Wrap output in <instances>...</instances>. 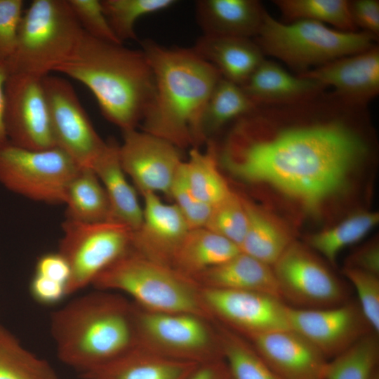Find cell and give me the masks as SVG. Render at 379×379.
<instances>
[{"label": "cell", "mask_w": 379, "mask_h": 379, "mask_svg": "<svg viewBox=\"0 0 379 379\" xmlns=\"http://www.w3.org/2000/svg\"><path fill=\"white\" fill-rule=\"evenodd\" d=\"M367 110L327 89L259 105L234 121L218 159L236 178L273 187L314 213L368 157Z\"/></svg>", "instance_id": "6da1fadb"}, {"label": "cell", "mask_w": 379, "mask_h": 379, "mask_svg": "<svg viewBox=\"0 0 379 379\" xmlns=\"http://www.w3.org/2000/svg\"><path fill=\"white\" fill-rule=\"evenodd\" d=\"M141 46L155 81L154 97L141 123L142 131L179 149L198 147L206 140L202 116L220 73L192 48H167L151 39L142 41Z\"/></svg>", "instance_id": "7a4b0ae2"}, {"label": "cell", "mask_w": 379, "mask_h": 379, "mask_svg": "<svg viewBox=\"0 0 379 379\" xmlns=\"http://www.w3.org/2000/svg\"><path fill=\"white\" fill-rule=\"evenodd\" d=\"M55 72L84 84L103 117L122 131L142 123L155 94L154 74L142 50L101 41L85 32Z\"/></svg>", "instance_id": "3957f363"}, {"label": "cell", "mask_w": 379, "mask_h": 379, "mask_svg": "<svg viewBox=\"0 0 379 379\" xmlns=\"http://www.w3.org/2000/svg\"><path fill=\"white\" fill-rule=\"evenodd\" d=\"M135 307L98 290L54 312L50 328L59 359L84 375L133 350L138 345Z\"/></svg>", "instance_id": "277c9868"}, {"label": "cell", "mask_w": 379, "mask_h": 379, "mask_svg": "<svg viewBox=\"0 0 379 379\" xmlns=\"http://www.w3.org/2000/svg\"><path fill=\"white\" fill-rule=\"evenodd\" d=\"M92 285L98 290L125 293L147 311L212 317L200 286L193 279L131 248L102 272Z\"/></svg>", "instance_id": "5b68a950"}, {"label": "cell", "mask_w": 379, "mask_h": 379, "mask_svg": "<svg viewBox=\"0 0 379 379\" xmlns=\"http://www.w3.org/2000/svg\"><path fill=\"white\" fill-rule=\"evenodd\" d=\"M376 36L345 32L311 20L283 22L267 11L255 42L262 53L277 58L300 74L338 58L375 46Z\"/></svg>", "instance_id": "8992f818"}, {"label": "cell", "mask_w": 379, "mask_h": 379, "mask_svg": "<svg viewBox=\"0 0 379 379\" xmlns=\"http://www.w3.org/2000/svg\"><path fill=\"white\" fill-rule=\"evenodd\" d=\"M67 0H34L23 13L8 74L44 77L66 61L84 34Z\"/></svg>", "instance_id": "52a82bcc"}, {"label": "cell", "mask_w": 379, "mask_h": 379, "mask_svg": "<svg viewBox=\"0 0 379 379\" xmlns=\"http://www.w3.org/2000/svg\"><path fill=\"white\" fill-rule=\"evenodd\" d=\"M62 150H34L9 142L0 146V183L28 199L63 203L67 186L80 169Z\"/></svg>", "instance_id": "ba28073f"}, {"label": "cell", "mask_w": 379, "mask_h": 379, "mask_svg": "<svg viewBox=\"0 0 379 379\" xmlns=\"http://www.w3.org/2000/svg\"><path fill=\"white\" fill-rule=\"evenodd\" d=\"M138 345L166 357L203 364L222 359L218 333L206 319L135 307Z\"/></svg>", "instance_id": "9c48e42d"}, {"label": "cell", "mask_w": 379, "mask_h": 379, "mask_svg": "<svg viewBox=\"0 0 379 379\" xmlns=\"http://www.w3.org/2000/svg\"><path fill=\"white\" fill-rule=\"evenodd\" d=\"M59 253L70 269L67 295L89 284L131 248V231L116 222H83L67 219Z\"/></svg>", "instance_id": "30bf717a"}, {"label": "cell", "mask_w": 379, "mask_h": 379, "mask_svg": "<svg viewBox=\"0 0 379 379\" xmlns=\"http://www.w3.org/2000/svg\"><path fill=\"white\" fill-rule=\"evenodd\" d=\"M42 83L55 147L79 168H91L107 142L94 128L70 82L48 74Z\"/></svg>", "instance_id": "8fae6325"}, {"label": "cell", "mask_w": 379, "mask_h": 379, "mask_svg": "<svg viewBox=\"0 0 379 379\" xmlns=\"http://www.w3.org/2000/svg\"><path fill=\"white\" fill-rule=\"evenodd\" d=\"M272 269L280 295L295 308L319 309L345 302L347 292L338 278L307 248L293 241Z\"/></svg>", "instance_id": "7c38bea8"}, {"label": "cell", "mask_w": 379, "mask_h": 379, "mask_svg": "<svg viewBox=\"0 0 379 379\" xmlns=\"http://www.w3.org/2000/svg\"><path fill=\"white\" fill-rule=\"evenodd\" d=\"M42 78L8 74L4 85V122L8 142L22 148L55 147Z\"/></svg>", "instance_id": "4fadbf2b"}, {"label": "cell", "mask_w": 379, "mask_h": 379, "mask_svg": "<svg viewBox=\"0 0 379 379\" xmlns=\"http://www.w3.org/2000/svg\"><path fill=\"white\" fill-rule=\"evenodd\" d=\"M200 288L211 316L249 338L291 329L288 306L278 297L249 291Z\"/></svg>", "instance_id": "5bb4252c"}, {"label": "cell", "mask_w": 379, "mask_h": 379, "mask_svg": "<svg viewBox=\"0 0 379 379\" xmlns=\"http://www.w3.org/2000/svg\"><path fill=\"white\" fill-rule=\"evenodd\" d=\"M119 158L126 175L141 194L162 193L169 197L176 173L184 161L178 147L136 128L123 131Z\"/></svg>", "instance_id": "9a60e30c"}, {"label": "cell", "mask_w": 379, "mask_h": 379, "mask_svg": "<svg viewBox=\"0 0 379 379\" xmlns=\"http://www.w3.org/2000/svg\"><path fill=\"white\" fill-rule=\"evenodd\" d=\"M288 318L291 329L312 343L327 359L373 331L359 304L353 302L319 309L288 306Z\"/></svg>", "instance_id": "2e32d148"}, {"label": "cell", "mask_w": 379, "mask_h": 379, "mask_svg": "<svg viewBox=\"0 0 379 379\" xmlns=\"http://www.w3.org/2000/svg\"><path fill=\"white\" fill-rule=\"evenodd\" d=\"M141 195L144 199L142 221L138 230L131 232V248L171 267L173 255L190 229L174 204L164 202L152 192Z\"/></svg>", "instance_id": "e0dca14e"}, {"label": "cell", "mask_w": 379, "mask_h": 379, "mask_svg": "<svg viewBox=\"0 0 379 379\" xmlns=\"http://www.w3.org/2000/svg\"><path fill=\"white\" fill-rule=\"evenodd\" d=\"M298 76L314 80L341 99L367 106L379 93V48L342 57Z\"/></svg>", "instance_id": "ac0fdd59"}, {"label": "cell", "mask_w": 379, "mask_h": 379, "mask_svg": "<svg viewBox=\"0 0 379 379\" xmlns=\"http://www.w3.org/2000/svg\"><path fill=\"white\" fill-rule=\"evenodd\" d=\"M250 340L261 358L283 379H324L328 359L293 330L262 334Z\"/></svg>", "instance_id": "d6986e66"}, {"label": "cell", "mask_w": 379, "mask_h": 379, "mask_svg": "<svg viewBox=\"0 0 379 379\" xmlns=\"http://www.w3.org/2000/svg\"><path fill=\"white\" fill-rule=\"evenodd\" d=\"M266 11L256 0H199L195 17L203 35L256 36Z\"/></svg>", "instance_id": "ffe728a7"}, {"label": "cell", "mask_w": 379, "mask_h": 379, "mask_svg": "<svg viewBox=\"0 0 379 379\" xmlns=\"http://www.w3.org/2000/svg\"><path fill=\"white\" fill-rule=\"evenodd\" d=\"M119 145L109 141L91 169L106 192L109 204V221L136 231L142 221V207L135 190L128 182L119 158Z\"/></svg>", "instance_id": "44dd1931"}, {"label": "cell", "mask_w": 379, "mask_h": 379, "mask_svg": "<svg viewBox=\"0 0 379 379\" xmlns=\"http://www.w3.org/2000/svg\"><path fill=\"white\" fill-rule=\"evenodd\" d=\"M166 357L140 346L92 372L83 379H187L200 365Z\"/></svg>", "instance_id": "7402d4cb"}, {"label": "cell", "mask_w": 379, "mask_h": 379, "mask_svg": "<svg viewBox=\"0 0 379 379\" xmlns=\"http://www.w3.org/2000/svg\"><path fill=\"white\" fill-rule=\"evenodd\" d=\"M192 48L223 78L239 86L265 60L259 46L249 38L202 35Z\"/></svg>", "instance_id": "603a6c76"}, {"label": "cell", "mask_w": 379, "mask_h": 379, "mask_svg": "<svg viewBox=\"0 0 379 379\" xmlns=\"http://www.w3.org/2000/svg\"><path fill=\"white\" fill-rule=\"evenodd\" d=\"M193 280L201 288L255 291L281 299L272 267L242 252Z\"/></svg>", "instance_id": "cb8c5ba5"}, {"label": "cell", "mask_w": 379, "mask_h": 379, "mask_svg": "<svg viewBox=\"0 0 379 379\" xmlns=\"http://www.w3.org/2000/svg\"><path fill=\"white\" fill-rule=\"evenodd\" d=\"M241 86L256 105L293 102L327 89L314 80L293 75L266 59Z\"/></svg>", "instance_id": "d4e9b609"}, {"label": "cell", "mask_w": 379, "mask_h": 379, "mask_svg": "<svg viewBox=\"0 0 379 379\" xmlns=\"http://www.w3.org/2000/svg\"><path fill=\"white\" fill-rule=\"evenodd\" d=\"M239 252L235 244L206 227L192 229L176 250L171 266L180 274L193 279Z\"/></svg>", "instance_id": "484cf974"}, {"label": "cell", "mask_w": 379, "mask_h": 379, "mask_svg": "<svg viewBox=\"0 0 379 379\" xmlns=\"http://www.w3.org/2000/svg\"><path fill=\"white\" fill-rule=\"evenodd\" d=\"M243 200L248 226L240 251L272 267L293 241L267 214L252 203Z\"/></svg>", "instance_id": "4316f807"}, {"label": "cell", "mask_w": 379, "mask_h": 379, "mask_svg": "<svg viewBox=\"0 0 379 379\" xmlns=\"http://www.w3.org/2000/svg\"><path fill=\"white\" fill-rule=\"evenodd\" d=\"M64 204L67 219L83 222L109 221L106 192L91 168H81L77 171L67 186Z\"/></svg>", "instance_id": "83f0119b"}, {"label": "cell", "mask_w": 379, "mask_h": 379, "mask_svg": "<svg viewBox=\"0 0 379 379\" xmlns=\"http://www.w3.org/2000/svg\"><path fill=\"white\" fill-rule=\"evenodd\" d=\"M206 152L192 147L189 159L185 161L188 185L194 195L203 203L213 207L232 191L218 168L217 147L213 142Z\"/></svg>", "instance_id": "f1b7e54d"}, {"label": "cell", "mask_w": 379, "mask_h": 379, "mask_svg": "<svg viewBox=\"0 0 379 379\" xmlns=\"http://www.w3.org/2000/svg\"><path fill=\"white\" fill-rule=\"evenodd\" d=\"M256 106L241 86L222 77L214 86L202 116L201 129L205 140Z\"/></svg>", "instance_id": "f546056e"}, {"label": "cell", "mask_w": 379, "mask_h": 379, "mask_svg": "<svg viewBox=\"0 0 379 379\" xmlns=\"http://www.w3.org/2000/svg\"><path fill=\"white\" fill-rule=\"evenodd\" d=\"M217 333L231 379H283L265 363L253 345L234 331L220 326Z\"/></svg>", "instance_id": "4dcf8cb0"}, {"label": "cell", "mask_w": 379, "mask_h": 379, "mask_svg": "<svg viewBox=\"0 0 379 379\" xmlns=\"http://www.w3.org/2000/svg\"><path fill=\"white\" fill-rule=\"evenodd\" d=\"M0 379H58L52 366L0 324Z\"/></svg>", "instance_id": "1f68e13d"}, {"label": "cell", "mask_w": 379, "mask_h": 379, "mask_svg": "<svg viewBox=\"0 0 379 379\" xmlns=\"http://www.w3.org/2000/svg\"><path fill=\"white\" fill-rule=\"evenodd\" d=\"M379 340L370 332L338 356L328 360L324 379H371L378 368Z\"/></svg>", "instance_id": "d6a6232c"}, {"label": "cell", "mask_w": 379, "mask_h": 379, "mask_svg": "<svg viewBox=\"0 0 379 379\" xmlns=\"http://www.w3.org/2000/svg\"><path fill=\"white\" fill-rule=\"evenodd\" d=\"M378 221V212L357 213L329 229L310 235L307 241L311 248L335 265L340 251L362 239Z\"/></svg>", "instance_id": "836d02e7"}, {"label": "cell", "mask_w": 379, "mask_h": 379, "mask_svg": "<svg viewBox=\"0 0 379 379\" xmlns=\"http://www.w3.org/2000/svg\"><path fill=\"white\" fill-rule=\"evenodd\" d=\"M273 3L288 22L311 20L329 24L336 29L355 32L347 0H274Z\"/></svg>", "instance_id": "e575fe53"}, {"label": "cell", "mask_w": 379, "mask_h": 379, "mask_svg": "<svg viewBox=\"0 0 379 379\" xmlns=\"http://www.w3.org/2000/svg\"><path fill=\"white\" fill-rule=\"evenodd\" d=\"M103 12L117 37L123 43L136 40L135 24L140 17L165 10L175 0H102Z\"/></svg>", "instance_id": "d590c367"}, {"label": "cell", "mask_w": 379, "mask_h": 379, "mask_svg": "<svg viewBox=\"0 0 379 379\" xmlns=\"http://www.w3.org/2000/svg\"><path fill=\"white\" fill-rule=\"evenodd\" d=\"M247 226L248 217L244 200L232 192L226 199L212 207L204 227L239 248L245 237Z\"/></svg>", "instance_id": "8d00e7d4"}, {"label": "cell", "mask_w": 379, "mask_h": 379, "mask_svg": "<svg viewBox=\"0 0 379 379\" xmlns=\"http://www.w3.org/2000/svg\"><path fill=\"white\" fill-rule=\"evenodd\" d=\"M169 198L174 201L190 230L204 227L212 207L199 201L192 193L187 180L185 161L172 183Z\"/></svg>", "instance_id": "74e56055"}, {"label": "cell", "mask_w": 379, "mask_h": 379, "mask_svg": "<svg viewBox=\"0 0 379 379\" xmlns=\"http://www.w3.org/2000/svg\"><path fill=\"white\" fill-rule=\"evenodd\" d=\"M344 275L354 286L359 305L373 331L379 332L378 275L352 267H345Z\"/></svg>", "instance_id": "f35d334b"}, {"label": "cell", "mask_w": 379, "mask_h": 379, "mask_svg": "<svg viewBox=\"0 0 379 379\" xmlns=\"http://www.w3.org/2000/svg\"><path fill=\"white\" fill-rule=\"evenodd\" d=\"M83 30L92 37L122 44L112 29L98 0H67Z\"/></svg>", "instance_id": "ab89813d"}, {"label": "cell", "mask_w": 379, "mask_h": 379, "mask_svg": "<svg viewBox=\"0 0 379 379\" xmlns=\"http://www.w3.org/2000/svg\"><path fill=\"white\" fill-rule=\"evenodd\" d=\"M22 0H0V60L13 54L23 15Z\"/></svg>", "instance_id": "60d3db41"}, {"label": "cell", "mask_w": 379, "mask_h": 379, "mask_svg": "<svg viewBox=\"0 0 379 379\" xmlns=\"http://www.w3.org/2000/svg\"><path fill=\"white\" fill-rule=\"evenodd\" d=\"M350 12L355 27L376 37L379 34V1L378 0L349 1Z\"/></svg>", "instance_id": "b9f144b4"}, {"label": "cell", "mask_w": 379, "mask_h": 379, "mask_svg": "<svg viewBox=\"0 0 379 379\" xmlns=\"http://www.w3.org/2000/svg\"><path fill=\"white\" fill-rule=\"evenodd\" d=\"M29 292L36 302L44 305H55L67 295L65 284L37 274L31 279Z\"/></svg>", "instance_id": "7bdbcfd3"}, {"label": "cell", "mask_w": 379, "mask_h": 379, "mask_svg": "<svg viewBox=\"0 0 379 379\" xmlns=\"http://www.w3.org/2000/svg\"><path fill=\"white\" fill-rule=\"evenodd\" d=\"M34 274H37L67 286L70 269L65 258L59 253H49L37 260Z\"/></svg>", "instance_id": "ee69618b"}, {"label": "cell", "mask_w": 379, "mask_h": 379, "mask_svg": "<svg viewBox=\"0 0 379 379\" xmlns=\"http://www.w3.org/2000/svg\"><path fill=\"white\" fill-rule=\"evenodd\" d=\"M347 266L378 275V244L376 242H373L359 249L350 257Z\"/></svg>", "instance_id": "f6af8a7d"}, {"label": "cell", "mask_w": 379, "mask_h": 379, "mask_svg": "<svg viewBox=\"0 0 379 379\" xmlns=\"http://www.w3.org/2000/svg\"><path fill=\"white\" fill-rule=\"evenodd\" d=\"M187 379H231L225 363L216 360L201 364Z\"/></svg>", "instance_id": "bcb514c9"}, {"label": "cell", "mask_w": 379, "mask_h": 379, "mask_svg": "<svg viewBox=\"0 0 379 379\" xmlns=\"http://www.w3.org/2000/svg\"><path fill=\"white\" fill-rule=\"evenodd\" d=\"M8 75L6 62L0 60V146L8 142L4 122V85Z\"/></svg>", "instance_id": "7dc6e473"}, {"label": "cell", "mask_w": 379, "mask_h": 379, "mask_svg": "<svg viewBox=\"0 0 379 379\" xmlns=\"http://www.w3.org/2000/svg\"><path fill=\"white\" fill-rule=\"evenodd\" d=\"M371 379H379L378 368L373 372Z\"/></svg>", "instance_id": "c3c4849f"}]
</instances>
